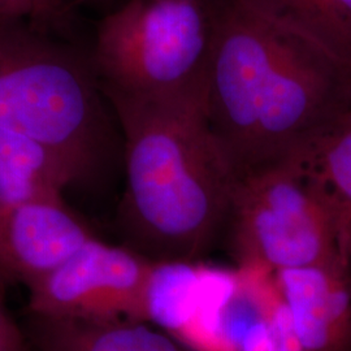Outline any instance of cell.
Returning <instances> with one entry per match:
<instances>
[{
    "label": "cell",
    "mask_w": 351,
    "mask_h": 351,
    "mask_svg": "<svg viewBox=\"0 0 351 351\" xmlns=\"http://www.w3.org/2000/svg\"><path fill=\"white\" fill-rule=\"evenodd\" d=\"M350 104V69L249 0H221L204 107L237 180L294 162Z\"/></svg>",
    "instance_id": "1"
},
{
    "label": "cell",
    "mask_w": 351,
    "mask_h": 351,
    "mask_svg": "<svg viewBox=\"0 0 351 351\" xmlns=\"http://www.w3.org/2000/svg\"><path fill=\"white\" fill-rule=\"evenodd\" d=\"M226 233L239 268L275 274L343 261L329 213L290 164L237 180Z\"/></svg>",
    "instance_id": "5"
},
{
    "label": "cell",
    "mask_w": 351,
    "mask_h": 351,
    "mask_svg": "<svg viewBox=\"0 0 351 351\" xmlns=\"http://www.w3.org/2000/svg\"><path fill=\"white\" fill-rule=\"evenodd\" d=\"M123 143L124 245L150 261L201 262L224 234L237 177L204 99H141L104 90Z\"/></svg>",
    "instance_id": "2"
},
{
    "label": "cell",
    "mask_w": 351,
    "mask_h": 351,
    "mask_svg": "<svg viewBox=\"0 0 351 351\" xmlns=\"http://www.w3.org/2000/svg\"><path fill=\"white\" fill-rule=\"evenodd\" d=\"M81 185L73 169L49 146L19 132L0 128V198H63Z\"/></svg>",
    "instance_id": "11"
},
{
    "label": "cell",
    "mask_w": 351,
    "mask_h": 351,
    "mask_svg": "<svg viewBox=\"0 0 351 351\" xmlns=\"http://www.w3.org/2000/svg\"><path fill=\"white\" fill-rule=\"evenodd\" d=\"M219 1L126 0L98 27L101 88L141 99H204Z\"/></svg>",
    "instance_id": "4"
},
{
    "label": "cell",
    "mask_w": 351,
    "mask_h": 351,
    "mask_svg": "<svg viewBox=\"0 0 351 351\" xmlns=\"http://www.w3.org/2000/svg\"><path fill=\"white\" fill-rule=\"evenodd\" d=\"M26 320L34 351H197L141 320L82 322L27 315Z\"/></svg>",
    "instance_id": "9"
},
{
    "label": "cell",
    "mask_w": 351,
    "mask_h": 351,
    "mask_svg": "<svg viewBox=\"0 0 351 351\" xmlns=\"http://www.w3.org/2000/svg\"><path fill=\"white\" fill-rule=\"evenodd\" d=\"M301 351H351V280L341 259L272 274Z\"/></svg>",
    "instance_id": "8"
},
{
    "label": "cell",
    "mask_w": 351,
    "mask_h": 351,
    "mask_svg": "<svg viewBox=\"0 0 351 351\" xmlns=\"http://www.w3.org/2000/svg\"><path fill=\"white\" fill-rule=\"evenodd\" d=\"M202 287L201 262L152 261L143 291V322L180 339L198 313Z\"/></svg>",
    "instance_id": "12"
},
{
    "label": "cell",
    "mask_w": 351,
    "mask_h": 351,
    "mask_svg": "<svg viewBox=\"0 0 351 351\" xmlns=\"http://www.w3.org/2000/svg\"><path fill=\"white\" fill-rule=\"evenodd\" d=\"M351 71V0H249Z\"/></svg>",
    "instance_id": "13"
},
{
    "label": "cell",
    "mask_w": 351,
    "mask_h": 351,
    "mask_svg": "<svg viewBox=\"0 0 351 351\" xmlns=\"http://www.w3.org/2000/svg\"><path fill=\"white\" fill-rule=\"evenodd\" d=\"M293 165L329 213L339 252L348 263L351 245V104L302 151Z\"/></svg>",
    "instance_id": "10"
},
{
    "label": "cell",
    "mask_w": 351,
    "mask_h": 351,
    "mask_svg": "<svg viewBox=\"0 0 351 351\" xmlns=\"http://www.w3.org/2000/svg\"><path fill=\"white\" fill-rule=\"evenodd\" d=\"M0 351H34L25 328L20 326L5 301V289L0 285Z\"/></svg>",
    "instance_id": "14"
},
{
    "label": "cell",
    "mask_w": 351,
    "mask_h": 351,
    "mask_svg": "<svg viewBox=\"0 0 351 351\" xmlns=\"http://www.w3.org/2000/svg\"><path fill=\"white\" fill-rule=\"evenodd\" d=\"M152 261L125 245L93 237L27 287L26 315L82 322H143Z\"/></svg>",
    "instance_id": "6"
},
{
    "label": "cell",
    "mask_w": 351,
    "mask_h": 351,
    "mask_svg": "<svg viewBox=\"0 0 351 351\" xmlns=\"http://www.w3.org/2000/svg\"><path fill=\"white\" fill-rule=\"evenodd\" d=\"M52 8V0H0V17H46Z\"/></svg>",
    "instance_id": "15"
},
{
    "label": "cell",
    "mask_w": 351,
    "mask_h": 351,
    "mask_svg": "<svg viewBox=\"0 0 351 351\" xmlns=\"http://www.w3.org/2000/svg\"><path fill=\"white\" fill-rule=\"evenodd\" d=\"M93 237L63 198H0V285L27 288Z\"/></svg>",
    "instance_id": "7"
},
{
    "label": "cell",
    "mask_w": 351,
    "mask_h": 351,
    "mask_svg": "<svg viewBox=\"0 0 351 351\" xmlns=\"http://www.w3.org/2000/svg\"><path fill=\"white\" fill-rule=\"evenodd\" d=\"M348 269H349V275H350L351 280V245L349 249V254H348Z\"/></svg>",
    "instance_id": "16"
},
{
    "label": "cell",
    "mask_w": 351,
    "mask_h": 351,
    "mask_svg": "<svg viewBox=\"0 0 351 351\" xmlns=\"http://www.w3.org/2000/svg\"><path fill=\"white\" fill-rule=\"evenodd\" d=\"M0 128L58 152L80 184L108 171L121 134L91 60L37 34L0 27Z\"/></svg>",
    "instance_id": "3"
}]
</instances>
